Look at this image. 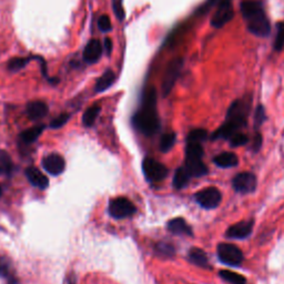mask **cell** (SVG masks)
I'll list each match as a JSON object with an SVG mask.
<instances>
[{
  "label": "cell",
  "mask_w": 284,
  "mask_h": 284,
  "mask_svg": "<svg viewBox=\"0 0 284 284\" xmlns=\"http://www.w3.org/2000/svg\"><path fill=\"white\" fill-rule=\"evenodd\" d=\"M132 124L144 136H153L160 128L159 117L157 111V91L153 87L144 92L142 104L135 116L132 117Z\"/></svg>",
  "instance_id": "1"
},
{
  "label": "cell",
  "mask_w": 284,
  "mask_h": 284,
  "mask_svg": "<svg viewBox=\"0 0 284 284\" xmlns=\"http://www.w3.org/2000/svg\"><path fill=\"white\" fill-rule=\"evenodd\" d=\"M250 106L251 101L249 99L236 100L230 106L224 123L211 136L212 140H219V139L230 140L233 136L239 134L247 124Z\"/></svg>",
  "instance_id": "2"
},
{
  "label": "cell",
  "mask_w": 284,
  "mask_h": 284,
  "mask_svg": "<svg viewBox=\"0 0 284 284\" xmlns=\"http://www.w3.org/2000/svg\"><path fill=\"white\" fill-rule=\"evenodd\" d=\"M241 12L251 34L257 37H268L270 35L271 23L260 0H243Z\"/></svg>",
  "instance_id": "3"
},
{
  "label": "cell",
  "mask_w": 284,
  "mask_h": 284,
  "mask_svg": "<svg viewBox=\"0 0 284 284\" xmlns=\"http://www.w3.org/2000/svg\"><path fill=\"white\" fill-rule=\"evenodd\" d=\"M182 67H184V59L180 58V57L169 62L162 80V93L165 97H167L173 89L176 80H178L181 73Z\"/></svg>",
  "instance_id": "4"
},
{
  "label": "cell",
  "mask_w": 284,
  "mask_h": 284,
  "mask_svg": "<svg viewBox=\"0 0 284 284\" xmlns=\"http://www.w3.org/2000/svg\"><path fill=\"white\" fill-rule=\"evenodd\" d=\"M216 6V11L211 19V26L214 28H222L235 16L232 0H217Z\"/></svg>",
  "instance_id": "5"
},
{
  "label": "cell",
  "mask_w": 284,
  "mask_h": 284,
  "mask_svg": "<svg viewBox=\"0 0 284 284\" xmlns=\"http://www.w3.org/2000/svg\"><path fill=\"white\" fill-rule=\"evenodd\" d=\"M219 260L231 267H239L243 262V253L237 245L231 243H220L218 245Z\"/></svg>",
  "instance_id": "6"
},
{
  "label": "cell",
  "mask_w": 284,
  "mask_h": 284,
  "mask_svg": "<svg viewBox=\"0 0 284 284\" xmlns=\"http://www.w3.org/2000/svg\"><path fill=\"white\" fill-rule=\"evenodd\" d=\"M194 199L197 203L203 208V209H216L220 205L221 200H222V194L219 191V189L214 187L204 188L200 190L198 193H195Z\"/></svg>",
  "instance_id": "7"
},
{
  "label": "cell",
  "mask_w": 284,
  "mask_h": 284,
  "mask_svg": "<svg viewBox=\"0 0 284 284\" xmlns=\"http://www.w3.org/2000/svg\"><path fill=\"white\" fill-rule=\"evenodd\" d=\"M142 171L149 182H160L168 175V169L165 165L151 158H146L142 162Z\"/></svg>",
  "instance_id": "8"
},
{
  "label": "cell",
  "mask_w": 284,
  "mask_h": 284,
  "mask_svg": "<svg viewBox=\"0 0 284 284\" xmlns=\"http://www.w3.org/2000/svg\"><path fill=\"white\" fill-rule=\"evenodd\" d=\"M137 212L135 204L127 198L120 197L110 201L109 213L110 216L116 219H124L134 216Z\"/></svg>",
  "instance_id": "9"
},
{
  "label": "cell",
  "mask_w": 284,
  "mask_h": 284,
  "mask_svg": "<svg viewBox=\"0 0 284 284\" xmlns=\"http://www.w3.org/2000/svg\"><path fill=\"white\" fill-rule=\"evenodd\" d=\"M256 185V176L251 172L239 173L232 180L233 189L241 194H247L255 191Z\"/></svg>",
  "instance_id": "10"
},
{
  "label": "cell",
  "mask_w": 284,
  "mask_h": 284,
  "mask_svg": "<svg viewBox=\"0 0 284 284\" xmlns=\"http://www.w3.org/2000/svg\"><path fill=\"white\" fill-rule=\"evenodd\" d=\"M42 166L48 173L53 175H59L65 171L66 161L60 154L53 153L43 158Z\"/></svg>",
  "instance_id": "11"
},
{
  "label": "cell",
  "mask_w": 284,
  "mask_h": 284,
  "mask_svg": "<svg viewBox=\"0 0 284 284\" xmlns=\"http://www.w3.org/2000/svg\"><path fill=\"white\" fill-rule=\"evenodd\" d=\"M252 230H253V221H241V222L231 225L230 228L226 230L225 236L230 239L242 240L248 238L252 233Z\"/></svg>",
  "instance_id": "12"
},
{
  "label": "cell",
  "mask_w": 284,
  "mask_h": 284,
  "mask_svg": "<svg viewBox=\"0 0 284 284\" xmlns=\"http://www.w3.org/2000/svg\"><path fill=\"white\" fill-rule=\"evenodd\" d=\"M104 46L98 39H92L87 43L84 50V59L87 64H96L102 56Z\"/></svg>",
  "instance_id": "13"
},
{
  "label": "cell",
  "mask_w": 284,
  "mask_h": 284,
  "mask_svg": "<svg viewBox=\"0 0 284 284\" xmlns=\"http://www.w3.org/2000/svg\"><path fill=\"white\" fill-rule=\"evenodd\" d=\"M168 230L176 236L191 237L193 235L191 226L189 225L186 222V220L182 218H175L170 220L168 222Z\"/></svg>",
  "instance_id": "14"
},
{
  "label": "cell",
  "mask_w": 284,
  "mask_h": 284,
  "mask_svg": "<svg viewBox=\"0 0 284 284\" xmlns=\"http://www.w3.org/2000/svg\"><path fill=\"white\" fill-rule=\"evenodd\" d=\"M26 176L30 184L36 188L46 189L49 186L47 176L35 167H29L26 169Z\"/></svg>",
  "instance_id": "15"
},
{
  "label": "cell",
  "mask_w": 284,
  "mask_h": 284,
  "mask_svg": "<svg viewBox=\"0 0 284 284\" xmlns=\"http://www.w3.org/2000/svg\"><path fill=\"white\" fill-rule=\"evenodd\" d=\"M48 113V106L42 101H33L27 106V115L31 120H39Z\"/></svg>",
  "instance_id": "16"
},
{
  "label": "cell",
  "mask_w": 284,
  "mask_h": 284,
  "mask_svg": "<svg viewBox=\"0 0 284 284\" xmlns=\"http://www.w3.org/2000/svg\"><path fill=\"white\" fill-rule=\"evenodd\" d=\"M213 162L220 168L228 169V168L237 167L239 163V159L233 152H222L218 154L217 157H214Z\"/></svg>",
  "instance_id": "17"
},
{
  "label": "cell",
  "mask_w": 284,
  "mask_h": 284,
  "mask_svg": "<svg viewBox=\"0 0 284 284\" xmlns=\"http://www.w3.org/2000/svg\"><path fill=\"white\" fill-rule=\"evenodd\" d=\"M189 260L200 268H210L209 259H208L206 253L199 248H193L189 251Z\"/></svg>",
  "instance_id": "18"
},
{
  "label": "cell",
  "mask_w": 284,
  "mask_h": 284,
  "mask_svg": "<svg viewBox=\"0 0 284 284\" xmlns=\"http://www.w3.org/2000/svg\"><path fill=\"white\" fill-rule=\"evenodd\" d=\"M116 80V74L112 70H107L100 78H98L96 86H94V91L104 92L109 87H111Z\"/></svg>",
  "instance_id": "19"
},
{
  "label": "cell",
  "mask_w": 284,
  "mask_h": 284,
  "mask_svg": "<svg viewBox=\"0 0 284 284\" xmlns=\"http://www.w3.org/2000/svg\"><path fill=\"white\" fill-rule=\"evenodd\" d=\"M192 178L191 174L189 173V171L187 170L186 167H180L179 169H176V171L174 173L173 176V187L175 189H184L185 187H187L190 182V179Z\"/></svg>",
  "instance_id": "20"
},
{
  "label": "cell",
  "mask_w": 284,
  "mask_h": 284,
  "mask_svg": "<svg viewBox=\"0 0 284 284\" xmlns=\"http://www.w3.org/2000/svg\"><path fill=\"white\" fill-rule=\"evenodd\" d=\"M45 128H46L45 125L41 124V125H37V127H33V128L24 130L20 134V140L23 143H27V144L33 143L37 140L38 137L42 134V131L45 130Z\"/></svg>",
  "instance_id": "21"
},
{
  "label": "cell",
  "mask_w": 284,
  "mask_h": 284,
  "mask_svg": "<svg viewBox=\"0 0 284 284\" xmlns=\"http://www.w3.org/2000/svg\"><path fill=\"white\" fill-rule=\"evenodd\" d=\"M219 275L222 280L230 284H247V279L241 274L232 272L229 270H222L219 272Z\"/></svg>",
  "instance_id": "22"
},
{
  "label": "cell",
  "mask_w": 284,
  "mask_h": 284,
  "mask_svg": "<svg viewBox=\"0 0 284 284\" xmlns=\"http://www.w3.org/2000/svg\"><path fill=\"white\" fill-rule=\"evenodd\" d=\"M12 171V161L7 151L0 150V175H7Z\"/></svg>",
  "instance_id": "23"
},
{
  "label": "cell",
  "mask_w": 284,
  "mask_h": 284,
  "mask_svg": "<svg viewBox=\"0 0 284 284\" xmlns=\"http://www.w3.org/2000/svg\"><path fill=\"white\" fill-rule=\"evenodd\" d=\"M101 108L99 106H92L90 108H88L84 113L83 122L86 127H91L96 122V119L98 118Z\"/></svg>",
  "instance_id": "24"
},
{
  "label": "cell",
  "mask_w": 284,
  "mask_h": 284,
  "mask_svg": "<svg viewBox=\"0 0 284 284\" xmlns=\"http://www.w3.org/2000/svg\"><path fill=\"white\" fill-rule=\"evenodd\" d=\"M0 276L5 277V279H7L9 284H16L17 280L14 277L11 273V268H10V264L9 262L6 260L5 257L0 256Z\"/></svg>",
  "instance_id": "25"
},
{
  "label": "cell",
  "mask_w": 284,
  "mask_h": 284,
  "mask_svg": "<svg viewBox=\"0 0 284 284\" xmlns=\"http://www.w3.org/2000/svg\"><path fill=\"white\" fill-rule=\"evenodd\" d=\"M176 140V136L174 132H169V134L163 135L160 141V149L162 152H168L169 150H171V148L174 146Z\"/></svg>",
  "instance_id": "26"
},
{
  "label": "cell",
  "mask_w": 284,
  "mask_h": 284,
  "mask_svg": "<svg viewBox=\"0 0 284 284\" xmlns=\"http://www.w3.org/2000/svg\"><path fill=\"white\" fill-rule=\"evenodd\" d=\"M208 139V131L204 129H193L189 132L187 137V141L190 142H200L203 143Z\"/></svg>",
  "instance_id": "27"
},
{
  "label": "cell",
  "mask_w": 284,
  "mask_h": 284,
  "mask_svg": "<svg viewBox=\"0 0 284 284\" xmlns=\"http://www.w3.org/2000/svg\"><path fill=\"white\" fill-rule=\"evenodd\" d=\"M274 49L276 51H282L284 49V22L276 24V36L274 39Z\"/></svg>",
  "instance_id": "28"
},
{
  "label": "cell",
  "mask_w": 284,
  "mask_h": 284,
  "mask_svg": "<svg viewBox=\"0 0 284 284\" xmlns=\"http://www.w3.org/2000/svg\"><path fill=\"white\" fill-rule=\"evenodd\" d=\"M29 60H30V58H24V57H16V58H12L9 60L8 69L10 71L20 70V69L27 66Z\"/></svg>",
  "instance_id": "29"
},
{
  "label": "cell",
  "mask_w": 284,
  "mask_h": 284,
  "mask_svg": "<svg viewBox=\"0 0 284 284\" xmlns=\"http://www.w3.org/2000/svg\"><path fill=\"white\" fill-rule=\"evenodd\" d=\"M249 142V137L247 135L242 134V132H239V134L233 136L230 139V143L232 147H241L247 144Z\"/></svg>",
  "instance_id": "30"
},
{
  "label": "cell",
  "mask_w": 284,
  "mask_h": 284,
  "mask_svg": "<svg viewBox=\"0 0 284 284\" xmlns=\"http://www.w3.org/2000/svg\"><path fill=\"white\" fill-rule=\"evenodd\" d=\"M267 120V116H266V111H264V108L262 106H259L255 111V117H254V128L257 130V128L266 121Z\"/></svg>",
  "instance_id": "31"
},
{
  "label": "cell",
  "mask_w": 284,
  "mask_h": 284,
  "mask_svg": "<svg viewBox=\"0 0 284 284\" xmlns=\"http://www.w3.org/2000/svg\"><path fill=\"white\" fill-rule=\"evenodd\" d=\"M98 27L102 33H109L111 30V21L108 16H101L98 20Z\"/></svg>",
  "instance_id": "32"
},
{
  "label": "cell",
  "mask_w": 284,
  "mask_h": 284,
  "mask_svg": "<svg viewBox=\"0 0 284 284\" xmlns=\"http://www.w3.org/2000/svg\"><path fill=\"white\" fill-rule=\"evenodd\" d=\"M112 8H113V10H115V14L117 16L118 20H123L124 10L122 7L121 0H112Z\"/></svg>",
  "instance_id": "33"
},
{
  "label": "cell",
  "mask_w": 284,
  "mask_h": 284,
  "mask_svg": "<svg viewBox=\"0 0 284 284\" xmlns=\"http://www.w3.org/2000/svg\"><path fill=\"white\" fill-rule=\"evenodd\" d=\"M69 118H70V116H69L68 113H62V115H60L59 117H57L56 119L53 120V122H51V124H50V127L54 128V129H58V128L62 127V125L67 123Z\"/></svg>",
  "instance_id": "34"
},
{
  "label": "cell",
  "mask_w": 284,
  "mask_h": 284,
  "mask_svg": "<svg viewBox=\"0 0 284 284\" xmlns=\"http://www.w3.org/2000/svg\"><path fill=\"white\" fill-rule=\"evenodd\" d=\"M158 251H159L161 254L167 256H171L174 254V248L168 243H160L158 245Z\"/></svg>",
  "instance_id": "35"
},
{
  "label": "cell",
  "mask_w": 284,
  "mask_h": 284,
  "mask_svg": "<svg viewBox=\"0 0 284 284\" xmlns=\"http://www.w3.org/2000/svg\"><path fill=\"white\" fill-rule=\"evenodd\" d=\"M262 144V136L260 134H256L253 138V142H252V150L256 152V151L260 150V147Z\"/></svg>",
  "instance_id": "36"
},
{
  "label": "cell",
  "mask_w": 284,
  "mask_h": 284,
  "mask_svg": "<svg viewBox=\"0 0 284 284\" xmlns=\"http://www.w3.org/2000/svg\"><path fill=\"white\" fill-rule=\"evenodd\" d=\"M104 48L106 49V53L108 56L111 55V51H112V41L110 38H106L105 41H104Z\"/></svg>",
  "instance_id": "37"
},
{
  "label": "cell",
  "mask_w": 284,
  "mask_h": 284,
  "mask_svg": "<svg viewBox=\"0 0 284 284\" xmlns=\"http://www.w3.org/2000/svg\"><path fill=\"white\" fill-rule=\"evenodd\" d=\"M2 194H3V189L0 187V197H2Z\"/></svg>",
  "instance_id": "38"
}]
</instances>
